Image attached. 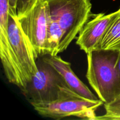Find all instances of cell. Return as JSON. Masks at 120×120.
<instances>
[{
  "label": "cell",
  "instance_id": "10",
  "mask_svg": "<svg viewBox=\"0 0 120 120\" xmlns=\"http://www.w3.org/2000/svg\"><path fill=\"white\" fill-rule=\"evenodd\" d=\"M118 10L117 16L102 39L99 49L120 52V7Z\"/></svg>",
  "mask_w": 120,
  "mask_h": 120
},
{
  "label": "cell",
  "instance_id": "11",
  "mask_svg": "<svg viewBox=\"0 0 120 120\" xmlns=\"http://www.w3.org/2000/svg\"><path fill=\"white\" fill-rule=\"evenodd\" d=\"M63 37V31L57 21L50 16L46 38V55H58V49Z\"/></svg>",
  "mask_w": 120,
  "mask_h": 120
},
{
  "label": "cell",
  "instance_id": "8",
  "mask_svg": "<svg viewBox=\"0 0 120 120\" xmlns=\"http://www.w3.org/2000/svg\"><path fill=\"white\" fill-rule=\"evenodd\" d=\"M118 13V10L109 14L100 13L89 20L79 33L76 41L81 50L87 54L99 49L103 36Z\"/></svg>",
  "mask_w": 120,
  "mask_h": 120
},
{
  "label": "cell",
  "instance_id": "3",
  "mask_svg": "<svg viewBox=\"0 0 120 120\" xmlns=\"http://www.w3.org/2000/svg\"><path fill=\"white\" fill-rule=\"evenodd\" d=\"M50 16L59 25L63 37L58 54L63 52L80 32L91 16L90 0H48Z\"/></svg>",
  "mask_w": 120,
  "mask_h": 120
},
{
  "label": "cell",
  "instance_id": "7",
  "mask_svg": "<svg viewBox=\"0 0 120 120\" xmlns=\"http://www.w3.org/2000/svg\"><path fill=\"white\" fill-rule=\"evenodd\" d=\"M9 0H0V56L6 77L9 83L21 90L25 87L21 73L12 52L8 35Z\"/></svg>",
  "mask_w": 120,
  "mask_h": 120
},
{
  "label": "cell",
  "instance_id": "14",
  "mask_svg": "<svg viewBox=\"0 0 120 120\" xmlns=\"http://www.w3.org/2000/svg\"><path fill=\"white\" fill-rule=\"evenodd\" d=\"M117 70H118V73H119L120 77V52L119 57H118V62H117Z\"/></svg>",
  "mask_w": 120,
  "mask_h": 120
},
{
  "label": "cell",
  "instance_id": "9",
  "mask_svg": "<svg viewBox=\"0 0 120 120\" xmlns=\"http://www.w3.org/2000/svg\"><path fill=\"white\" fill-rule=\"evenodd\" d=\"M43 60L51 65L66 83L68 86L80 96L92 100L98 99L89 89V88L82 82L76 76L71 68V64L61 58L59 56H49L43 57Z\"/></svg>",
  "mask_w": 120,
  "mask_h": 120
},
{
  "label": "cell",
  "instance_id": "4",
  "mask_svg": "<svg viewBox=\"0 0 120 120\" xmlns=\"http://www.w3.org/2000/svg\"><path fill=\"white\" fill-rule=\"evenodd\" d=\"M37 66V73L21 90L31 105L52 103L76 93L43 59L39 60Z\"/></svg>",
  "mask_w": 120,
  "mask_h": 120
},
{
  "label": "cell",
  "instance_id": "13",
  "mask_svg": "<svg viewBox=\"0 0 120 120\" xmlns=\"http://www.w3.org/2000/svg\"><path fill=\"white\" fill-rule=\"evenodd\" d=\"M21 0H9V8L14 10V11H16L17 10L18 4L19 2Z\"/></svg>",
  "mask_w": 120,
  "mask_h": 120
},
{
  "label": "cell",
  "instance_id": "1",
  "mask_svg": "<svg viewBox=\"0 0 120 120\" xmlns=\"http://www.w3.org/2000/svg\"><path fill=\"white\" fill-rule=\"evenodd\" d=\"M120 52L98 49L87 54L86 78L99 99L111 103L120 94V77L117 69Z\"/></svg>",
  "mask_w": 120,
  "mask_h": 120
},
{
  "label": "cell",
  "instance_id": "16",
  "mask_svg": "<svg viewBox=\"0 0 120 120\" xmlns=\"http://www.w3.org/2000/svg\"><path fill=\"white\" fill-rule=\"evenodd\" d=\"M25 1V0H21V1H20L19 2V3H20V2H22V1ZM19 3H18V4H19Z\"/></svg>",
  "mask_w": 120,
  "mask_h": 120
},
{
  "label": "cell",
  "instance_id": "2",
  "mask_svg": "<svg viewBox=\"0 0 120 120\" xmlns=\"http://www.w3.org/2000/svg\"><path fill=\"white\" fill-rule=\"evenodd\" d=\"M16 16L21 29L31 43L36 58L46 55V38L50 20L48 0H25L18 4Z\"/></svg>",
  "mask_w": 120,
  "mask_h": 120
},
{
  "label": "cell",
  "instance_id": "5",
  "mask_svg": "<svg viewBox=\"0 0 120 120\" xmlns=\"http://www.w3.org/2000/svg\"><path fill=\"white\" fill-rule=\"evenodd\" d=\"M104 102L100 99L92 100L80 96L77 93L47 104L32 105L41 116L55 120L68 117L96 120V111Z\"/></svg>",
  "mask_w": 120,
  "mask_h": 120
},
{
  "label": "cell",
  "instance_id": "12",
  "mask_svg": "<svg viewBox=\"0 0 120 120\" xmlns=\"http://www.w3.org/2000/svg\"><path fill=\"white\" fill-rule=\"evenodd\" d=\"M105 114L97 116L96 120H120V100L116 99L111 103L104 104Z\"/></svg>",
  "mask_w": 120,
  "mask_h": 120
},
{
  "label": "cell",
  "instance_id": "15",
  "mask_svg": "<svg viewBox=\"0 0 120 120\" xmlns=\"http://www.w3.org/2000/svg\"><path fill=\"white\" fill-rule=\"evenodd\" d=\"M116 99H119V100H120V94L119 95V96H118V97H117V98H116ZM115 100H116V99H115Z\"/></svg>",
  "mask_w": 120,
  "mask_h": 120
},
{
  "label": "cell",
  "instance_id": "6",
  "mask_svg": "<svg viewBox=\"0 0 120 120\" xmlns=\"http://www.w3.org/2000/svg\"><path fill=\"white\" fill-rule=\"evenodd\" d=\"M8 35L14 57L26 85L38 71L37 58L31 43L20 26L16 12L10 8Z\"/></svg>",
  "mask_w": 120,
  "mask_h": 120
}]
</instances>
